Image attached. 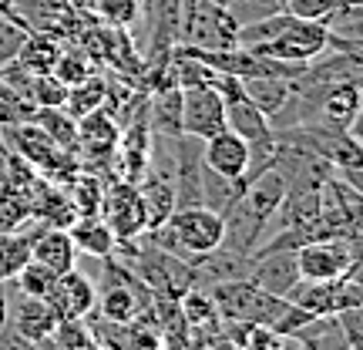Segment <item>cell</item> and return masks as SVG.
Instances as JSON below:
<instances>
[{
    "label": "cell",
    "mask_w": 363,
    "mask_h": 350,
    "mask_svg": "<svg viewBox=\"0 0 363 350\" xmlns=\"http://www.w3.org/2000/svg\"><path fill=\"white\" fill-rule=\"evenodd\" d=\"M347 4H363V0H283V11L299 21H326L330 13Z\"/></svg>",
    "instance_id": "cell-33"
},
{
    "label": "cell",
    "mask_w": 363,
    "mask_h": 350,
    "mask_svg": "<svg viewBox=\"0 0 363 350\" xmlns=\"http://www.w3.org/2000/svg\"><path fill=\"white\" fill-rule=\"evenodd\" d=\"M286 189H289L286 175L276 169V165H269V169H262L259 175H252V179L246 182V189H242V202H246V206L252 209L262 222H269L272 212H276L279 202H283Z\"/></svg>",
    "instance_id": "cell-19"
},
{
    "label": "cell",
    "mask_w": 363,
    "mask_h": 350,
    "mask_svg": "<svg viewBox=\"0 0 363 350\" xmlns=\"http://www.w3.org/2000/svg\"><path fill=\"white\" fill-rule=\"evenodd\" d=\"M61 48H65V44L57 38H51V34L27 31L24 40H21V48H17V54H13V65L24 67L27 75H51Z\"/></svg>",
    "instance_id": "cell-20"
},
{
    "label": "cell",
    "mask_w": 363,
    "mask_h": 350,
    "mask_svg": "<svg viewBox=\"0 0 363 350\" xmlns=\"http://www.w3.org/2000/svg\"><path fill=\"white\" fill-rule=\"evenodd\" d=\"M235 31L229 7L212 0H182L179 7V44L202 48V51H222L235 48Z\"/></svg>",
    "instance_id": "cell-3"
},
{
    "label": "cell",
    "mask_w": 363,
    "mask_h": 350,
    "mask_svg": "<svg viewBox=\"0 0 363 350\" xmlns=\"http://www.w3.org/2000/svg\"><path fill=\"white\" fill-rule=\"evenodd\" d=\"M104 102V75L94 71L91 78H84L81 84L67 88V98H65V115H71L74 121L84 115H91L94 108H101Z\"/></svg>",
    "instance_id": "cell-26"
},
{
    "label": "cell",
    "mask_w": 363,
    "mask_h": 350,
    "mask_svg": "<svg viewBox=\"0 0 363 350\" xmlns=\"http://www.w3.org/2000/svg\"><path fill=\"white\" fill-rule=\"evenodd\" d=\"M34 229H17V233H4L0 236V283L13 280L17 270L30 260V243H34Z\"/></svg>",
    "instance_id": "cell-25"
},
{
    "label": "cell",
    "mask_w": 363,
    "mask_h": 350,
    "mask_svg": "<svg viewBox=\"0 0 363 350\" xmlns=\"http://www.w3.org/2000/svg\"><path fill=\"white\" fill-rule=\"evenodd\" d=\"M78 162L84 172H94L101 179H115V148H118V121L104 108H94L91 115L78 118Z\"/></svg>",
    "instance_id": "cell-5"
},
{
    "label": "cell",
    "mask_w": 363,
    "mask_h": 350,
    "mask_svg": "<svg viewBox=\"0 0 363 350\" xmlns=\"http://www.w3.org/2000/svg\"><path fill=\"white\" fill-rule=\"evenodd\" d=\"M138 195H142V206H145V233L165 226V219L175 212V189H172L169 175L158 169H148L138 179Z\"/></svg>",
    "instance_id": "cell-18"
},
{
    "label": "cell",
    "mask_w": 363,
    "mask_h": 350,
    "mask_svg": "<svg viewBox=\"0 0 363 350\" xmlns=\"http://www.w3.org/2000/svg\"><path fill=\"white\" fill-rule=\"evenodd\" d=\"M333 320H337V327H340V334H343V340H347L353 350H363V327H360L363 313H360V307L340 310Z\"/></svg>",
    "instance_id": "cell-37"
},
{
    "label": "cell",
    "mask_w": 363,
    "mask_h": 350,
    "mask_svg": "<svg viewBox=\"0 0 363 350\" xmlns=\"http://www.w3.org/2000/svg\"><path fill=\"white\" fill-rule=\"evenodd\" d=\"M67 236L78 249V256H91V260H111L118 246V236L111 233V226L91 212V216H78V219L67 226Z\"/></svg>",
    "instance_id": "cell-16"
},
{
    "label": "cell",
    "mask_w": 363,
    "mask_h": 350,
    "mask_svg": "<svg viewBox=\"0 0 363 350\" xmlns=\"http://www.w3.org/2000/svg\"><path fill=\"white\" fill-rule=\"evenodd\" d=\"M360 111H363V88L360 81H340L323 94L316 121H323L330 128L353 131L360 135Z\"/></svg>",
    "instance_id": "cell-13"
},
{
    "label": "cell",
    "mask_w": 363,
    "mask_h": 350,
    "mask_svg": "<svg viewBox=\"0 0 363 350\" xmlns=\"http://www.w3.org/2000/svg\"><path fill=\"white\" fill-rule=\"evenodd\" d=\"M289 303H296L299 310L310 317H337L340 310L363 307V286H360V266L343 273L340 280H299L289 293Z\"/></svg>",
    "instance_id": "cell-4"
},
{
    "label": "cell",
    "mask_w": 363,
    "mask_h": 350,
    "mask_svg": "<svg viewBox=\"0 0 363 350\" xmlns=\"http://www.w3.org/2000/svg\"><path fill=\"white\" fill-rule=\"evenodd\" d=\"M34 121H38L40 128L48 131L65 152L78 155V125H74L71 115H65V108H38V111H34Z\"/></svg>",
    "instance_id": "cell-27"
},
{
    "label": "cell",
    "mask_w": 363,
    "mask_h": 350,
    "mask_svg": "<svg viewBox=\"0 0 363 350\" xmlns=\"http://www.w3.org/2000/svg\"><path fill=\"white\" fill-rule=\"evenodd\" d=\"M98 216L111 226V233L118 239H138L145 233V206L142 195H138V185H131L125 179H108Z\"/></svg>",
    "instance_id": "cell-9"
},
{
    "label": "cell",
    "mask_w": 363,
    "mask_h": 350,
    "mask_svg": "<svg viewBox=\"0 0 363 350\" xmlns=\"http://www.w3.org/2000/svg\"><path fill=\"white\" fill-rule=\"evenodd\" d=\"M11 283H13V290L24 293V297L48 300V293H51L54 283H57V273H51L48 266H40L38 260H27L24 266L17 270V276H13Z\"/></svg>",
    "instance_id": "cell-29"
},
{
    "label": "cell",
    "mask_w": 363,
    "mask_h": 350,
    "mask_svg": "<svg viewBox=\"0 0 363 350\" xmlns=\"http://www.w3.org/2000/svg\"><path fill=\"white\" fill-rule=\"evenodd\" d=\"M242 189H246V179H225L219 172H212L208 165L202 169V206L219 212V216L242 195Z\"/></svg>",
    "instance_id": "cell-23"
},
{
    "label": "cell",
    "mask_w": 363,
    "mask_h": 350,
    "mask_svg": "<svg viewBox=\"0 0 363 350\" xmlns=\"http://www.w3.org/2000/svg\"><path fill=\"white\" fill-rule=\"evenodd\" d=\"M353 266H360V253L347 239H316L296 249L299 280H340Z\"/></svg>",
    "instance_id": "cell-8"
},
{
    "label": "cell",
    "mask_w": 363,
    "mask_h": 350,
    "mask_svg": "<svg viewBox=\"0 0 363 350\" xmlns=\"http://www.w3.org/2000/svg\"><path fill=\"white\" fill-rule=\"evenodd\" d=\"M279 11H283V0H233L229 4V13H233V21L239 27L262 21V17H272Z\"/></svg>",
    "instance_id": "cell-36"
},
{
    "label": "cell",
    "mask_w": 363,
    "mask_h": 350,
    "mask_svg": "<svg viewBox=\"0 0 363 350\" xmlns=\"http://www.w3.org/2000/svg\"><path fill=\"white\" fill-rule=\"evenodd\" d=\"M91 7L98 13L104 27H121L131 31L138 21V0H91Z\"/></svg>",
    "instance_id": "cell-32"
},
{
    "label": "cell",
    "mask_w": 363,
    "mask_h": 350,
    "mask_svg": "<svg viewBox=\"0 0 363 350\" xmlns=\"http://www.w3.org/2000/svg\"><path fill=\"white\" fill-rule=\"evenodd\" d=\"M225 128L235 131V135H239L246 145H256V142L272 138L269 118L262 115V111L249 102L246 94H242V98H235V102H225Z\"/></svg>",
    "instance_id": "cell-21"
},
{
    "label": "cell",
    "mask_w": 363,
    "mask_h": 350,
    "mask_svg": "<svg viewBox=\"0 0 363 350\" xmlns=\"http://www.w3.org/2000/svg\"><path fill=\"white\" fill-rule=\"evenodd\" d=\"M7 327H11L13 334H21L24 340H30V344H44V340L54 337V330L61 327V320H57V313L51 310L48 300L17 293V297H11Z\"/></svg>",
    "instance_id": "cell-12"
},
{
    "label": "cell",
    "mask_w": 363,
    "mask_h": 350,
    "mask_svg": "<svg viewBox=\"0 0 363 350\" xmlns=\"http://www.w3.org/2000/svg\"><path fill=\"white\" fill-rule=\"evenodd\" d=\"M67 84L54 78V75H34L30 78V102L38 108H65Z\"/></svg>",
    "instance_id": "cell-34"
},
{
    "label": "cell",
    "mask_w": 363,
    "mask_h": 350,
    "mask_svg": "<svg viewBox=\"0 0 363 350\" xmlns=\"http://www.w3.org/2000/svg\"><path fill=\"white\" fill-rule=\"evenodd\" d=\"M208 297L216 303L222 324H242V327H276V320L286 313L289 300L272 297L252 280H222L208 286Z\"/></svg>",
    "instance_id": "cell-2"
},
{
    "label": "cell",
    "mask_w": 363,
    "mask_h": 350,
    "mask_svg": "<svg viewBox=\"0 0 363 350\" xmlns=\"http://www.w3.org/2000/svg\"><path fill=\"white\" fill-rule=\"evenodd\" d=\"M242 94L266 118H272L283 108L286 94H289V78H242Z\"/></svg>",
    "instance_id": "cell-24"
},
{
    "label": "cell",
    "mask_w": 363,
    "mask_h": 350,
    "mask_svg": "<svg viewBox=\"0 0 363 350\" xmlns=\"http://www.w3.org/2000/svg\"><path fill=\"white\" fill-rule=\"evenodd\" d=\"M165 226L175 236L182 256L189 263H195L199 256H206V253H216L222 246V216L206 206L175 209L169 219H165Z\"/></svg>",
    "instance_id": "cell-6"
},
{
    "label": "cell",
    "mask_w": 363,
    "mask_h": 350,
    "mask_svg": "<svg viewBox=\"0 0 363 350\" xmlns=\"http://www.w3.org/2000/svg\"><path fill=\"white\" fill-rule=\"evenodd\" d=\"M0 138H4L11 155L27 162L40 179L54 182V185H67L81 172L78 155L65 152L38 121H21V125H11V128H0Z\"/></svg>",
    "instance_id": "cell-1"
},
{
    "label": "cell",
    "mask_w": 363,
    "mask_h": 350,
    "mask_svg": "<svg viewBox=\"0 0 363 350\" xmlns=\"http://www.w3.org/2000/svg\"><path fill=\"white\" fill-rule=\"evenodd\" d=\"M252 270L249 280L256 286H262L272 297H286L293 286L299 283L296 270V249H279V253H252Z\"/></svg>",
    "instance_id": "cell-14"
},
{
    "label": "cell",
    "mask_w": 363,
    "mask_h": 350,
    "mask_svg": "<svg viewBox=\"0 0 363 350\" xmlns=\"http://www.w3.org/2000/svg\"><path fill=\"white\" fill-rule=\"evenodd\" d=\"M225 131V102L212 84L182 88V135H192L206 142Z\"/></svg>",
    "instance_id": "cell-10"
},
{
    "label": "cell",
    "mask_w": 363,
    "mask_h": 350,
    "mask_svg": "<svg viewBox=\"0 0 363 350\" xmlns=\"http://www.w3.org/2000/svg\"><path fill=\"white\" fill-rule=\"evenodd\" d=\"M235 344L242 350H286V337L283 334H276L272 327H242L239 330V337H235Z\"/></svg>",
    "instance_id": "cell-35"
},
{
    "label": "cell",
    "mask_w": 363,
    "mask_h": 350,
    "mask_svg": "<svg viewBox=\"0 0 363 350\" xmlns=\"http://www.w3.org/2000/svg\"><path fill=\"white\" fill-rule=\"evenodd\" d=\"M202 162L212 172H219L225 179H246L249 169V145L235 131H219L202 142Z\"/></svg>",
    "instance_id": "cell-15"
},
{
    "label": "cell",
    "mask_w": 363,
    "mask_h": 350,
    "mask_svg": "<svg viewBox=\"0 0 363 350\" xmlns=\"http://www.w3.org/2000/svg\"><path fill=\"white\" fill-rule=\"evenodd\" d=\"M51 75L61 81V84L74 88V84H81L84 78H91V75H94V61H91L88 51H81V48H61V54H57V61H54Z\"/></svg>",
    "instance_id": "cell-31"
},
{
    "label": "cell",
    "mask_w": 363,
    "mask_h": 350,
    "mask_svg": "<svg viewBox=\"0 0 363 350\" xmlns=\"http://www.w3.org/2000/svg\"><path fill=\"white\" fill-rule=\"evenodd\" d=\"M289 21H293V13L279 11V13H272V17L242 24L239 31H235V44H239V48H262V44H269V40L279 38L286 27H289Z\"/></svg>",
    "instance_id": "cell-28"
},
{
    "label": "cell",
    "mask_w": 363,
    "mask_h": 350,
    "mask_svg": "<svg viewBox=\"0 0 363 350\" xmlns=\"http://www.w3.org/2000/svg\"><path fill=\"white\" fill-rule=\"evenodd\" d=\"M34 111H38V104L30 102L27 94H21L11 81L0 78V128H11V125H21V121H34Z\"/></svg>",
    "instance_id": "cell-30"
},
{
    "label": "cell",
    "mask_w": 363,
    "mask_h": 350,
    "mask_svg": "<svg viewBox=\"0 0 363 350\" xmlns=\"http://www.w3.org/2000/svg\"><path fill=\"white\" fill-rule=\"evenodd\" d=\"M212 4H222V7H229V4H233V0H212Z\"/></svg>",
    "instance_id": "cell-40"
},
{
    "label": "cell",
    "mask_w": 363,
    "mask_h": 350,
    "mask_svg": "<svg viewBox=\"0 0 363 350\" xmlns=\"http://www.w3.org/2000/svg\"><path fill=\"white\" fill-rule=\"evenodd\" d=\"M48 303H51V310L57 313L61 324L84 320L88 313H94L98 283H94V276H88V273H81L78 266H74V270H67L65 276H57L54 290L48 293Z\"/></svg>",
    "instance_id": "cell-11"
},
{
    "label": "cell",
    "mask_w": 363,
    "mask_h": 350,
    "mask_svg": "<svg viewBox=\"0 0 363 350\" xmlns=\"http://www.w3.org/2000/svg\"><path fill=\"white\" fill-rule=\"evenodd\" d=\"M30 260H38L40 266H48L51 273L65 276L67 270L78 266V249L71 243L67 229H54V226H40V233L30 243Z\"/></svg>",
    "instance_id": "cell-17"
},
{
    "label": "cell",
    "mask_w": 363,
    "mask_h": 350,
    "mask_svg": "<svg viewBox=\"0 0 363 350\" xmlns=\"http://www.w3.org/2000/svg\"><path fill=\"white\" fill-rule=\"evenodd\" d=\"M7 310H11V280L0 283V334L7 330Z\"/></svg>",
    "instance_id": "cell-38"
},
{
    "label": "cell",
    "mask_w": 363,
    "mask_h": 350,
    "mask_svg": "<svg viewBox=\"0 0 363 350\" xmlns=\"http://www.w3.org/2000/svg\"><path fill=\"white\" fill-rule=\"evenodd\" d=\"M199 350H242V347H239L235 340H229V337H225V334H222V337H212V340H208V344H202V347H199Z\"/></svg>",
    "instance_id": "cell-39"
},
{
    "label": "cell",
    "mask_w": 363,
    "mask_h": 350,
    "mask_svg": "<svg viewBox=\"0 0 363 350\" xmlns=\"http://www.w3.org/2000/svg\"><path fill=\"white\" fill-rule=\"evenodd\" d=\"M30 222H38L30 199L21 189H13L7 179H0V236L17 233V229H24Z\"/></svg>",
    "instance_id": "cell-22"
},
{
    "label": "cell",
    "mask_w": 363,
    "mask_h": 350,
    "mask_svg": "<svg viewBox=\"0 0 363 350\" xmlns=\"http://www.w3.org/2000/svg\"><path fill=\"white\" fill-rule=\"evenodd\" d=\"M326 40H330V31H326L323 21H299V17H293L289 27L276 40L262 44V48H249V51L272 58V61H283V65H310L326 51Z\"/></svg>",
    "instance_id": "cell-7"
}]
</instances>
